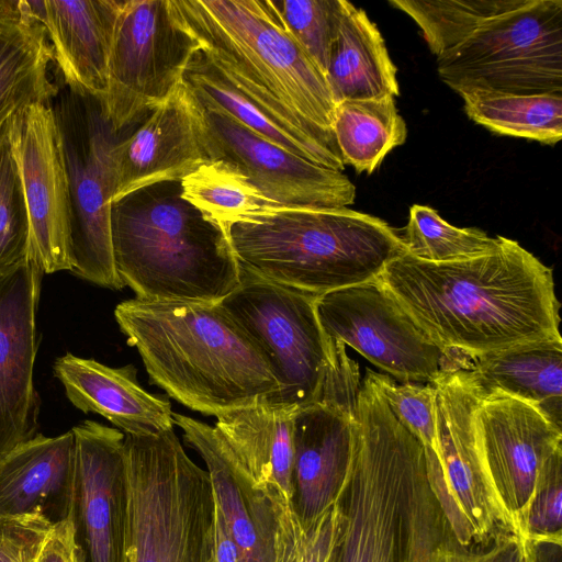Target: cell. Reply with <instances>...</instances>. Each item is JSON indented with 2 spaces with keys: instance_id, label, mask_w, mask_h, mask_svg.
<instances>
[{
  "instance_id": "cell-1",
  "label": "cell",
  "mask_w": 562,
  "mask_h": 562,
  "mask_svg": "<svg viewBox=\"0 0 562 562\" xmlns=\"http://www.w3.org/2000/svg\"><path fill=\"white\" fill-rule=\"evenodd\" d=\"M378 280L431 341L467 362L561 337L552 270L503 236L493 251L458 261L403 252Z\"/></svg>"
},
{
  "instance_id": "cell-2",
  "label": "cell",
  "mask_w": 562,
  "mask_h": 562,
  "mask_svg": "<svg viewBox=\"0 0 562 562\" xmlns=\"http://www.w3.org/2000/svg\"><path fill=\"white\" fill-rule=\"evenodd\" d=\"M114 316L151 383L192 411L216 417L280 391L258 347L216 303L135 297Z\"/></svg>"
},
{
  "instance_id": "cell-3",
  "label": "cell",
  "mask_w": 562,
  "mask_h": 562,
  "mask_svg": "<svg viewBox=\"0 0 562 562\" xmlns=\"http://www.w3.org/2000/svg\"><path fill=\"white\" fill-rule=\"evenodd\" d=\"M180 180L111 203V240L122 283L147 301L218 303L240 281L226 232L181 195Z\"/></svg>"
},
{
  "instance_id": "cell-4",
  "label": "cell",
  "mask_w": 562,
  "mask_h": 562,
  "mask_svg": "<svg viewBox=\"0 0 562 562\" xmlns=\"http://www.w3.org/2000/svg\"><path fill=\"white\" fill-rule=\"evenodd\" d=\"M227 236L240 267L317 296L374 281L405 252L387 223L348 207L268 206Z\"/></svg>"
},
{
  "instance_id": "cell-5",
  "label": "cell",
  "mask_w": 562,
  "mask_h": 562,
  "mask_svg": "<svg viewBox=\"0 0 562 562\" xmlns=\"http://www.w3.org/2000/svg\"><path fill=\"white\" fill-rule=\"evenodd\" d=\"M202 50L238 89L267 106L333 132L325 75L272 0H171Z\"/></svg>"
},
{
  "instance_id": "cell-6",
  "label": "cell",
  "mask_w": 562,
  "mask_h": 562,
  "mask_svg": "<svg viewBox=\"0 0 562 562\" xmlns=\"http://www.w3.org/2000/svg\"><path fill=\"white\" fill-rule=\"evenodd\" d=\"M422 442L396 418L366 374L341 496L342 524L331 562H400Z\"/></svg>"
},
{
  "instance_id": "cell-7",
  "label": "cell",
  "mask_w": 562,
  "mask_h": 562,
  "mask_svg": "<svg viewBox=\"0 0 562 562\" xmlns=\"http://www.w3.org/2000/svg\"><path fill=\"white\" fill-rule=\"evenodd\" d=\"M125 562H214L215 499L206 470L173 429L125 435Z\"/></svg>"
},
{
  "instance_id": "cell-8",
  "label": "cell",
  "mask_w": 562,
  "mask_h": 562,
  "mask_svg": "<svg viewBox=\"0 0 562 562\" xmlns=\"http://www.w3.org/2000/svg\"><path fill=\"white\" fill-rule=\"evenodd\" d=\"M431 384L440 464L424 449L425 470L450 535L464 549L492 540L519 542L475 435L473 416L483 396L465 369L447 370Z\"/></svg>"
},
{
  "instance_id": "cell-9",
  "label": "cell",
  "mask_w": 562,
  "mask_h": 562,
  "mask_svg": "<svg viewBox=\"0 0 562 562\" xmlns=\"http://www.w3.org/2000/svg\"><path fill=\"white\" fill-rule=\"evenodd\" d=\"M437 63L441 80L457 93H562V1L520 0Z\"/></svg>"
},
{
  "instance_id": "cell-10",
  "label": "cell",
  "mask_w": 562,
  "mask_h": 562,
  "mask_svg": "<svg viewBox=\"0 0 562 562\" xmlns=\"http://www.w3.org/2000/svg\"><path fill=\"white\" fill-rule=\"evenodd\" d=\"M317 295L240 267L238 286L216 303L265 357L280 391L270 403L300 409L319 400L336 342L316 314Z\"/></svg>"
},
{
  "instance_id": "cell-11",
  "label": "cell",
  "mask_w": 562,
  "mask_h": 562,
  "mask_svg": "<svg viewBox=\"0 0 562 562\" xmlns=\"http://www.w3.org/2000/svg\"><path fill=\"white\" fill-rule=\"evenodd\" d=\"M53 108L70 187V272L102 288L122 289L111 240V153L125 130L113 128L101 100L68 89Z\"/></svg>"
},
{
  "instance_id": "cell-12",
  "label": "cell",
  "mask_w": 562,
  "mask_h": 562,
  "mask_svg": "<svg viewBox=\"0 0 562 562\" xmlns=\"http://www.w3.org/2000/svg\"><path fill=\"white\" fill-rule=\"evenodd\" d=\"M199 42L179 20L171 0H124L117 14L103 100L117 132L138 123L182 82Z\"/></svg>"
},
{
  "instance_id": "cell-13",
  "label": "cell",
  "mask_w": 562,
  "mask_h": 562,
  "mask_svg": "<svg viewBox=\"0 0 562 562\" xmlns=\"http://www.w3.org/2000/svg\"><path fill=\"white\" fill-rule=\"evenodd\" d=\"M316 314L329 338L404 383H431L469 366L431 341L378 279L317 296Z\"/></svg>"
},
{
  "instance_id": "cell-14",
  "label": "cell",
  "mask_w": 562,
  "mask_h": 562,
  "mask_svg": "<svg viewBox=\"0 0 562 562\" xmlns=\"http://www.w3.org/2000/svg\"><path fill=\"white\" fill-rule=\"evenodd\" d=\"M187 92L195 133L207 161L223 160L235 166L263 195L280 205L347 207L353 203L356 188L342 171L280 147Z\"/></svg>"
},
{
  "instance_id": "cell-15",
  "label": "cell",
  "mask_w": 562,
  "mask_h": 562,
  "mask_svg": "<svg viewBox=\"0 0 562 562\" xmlns=\"http://www.w3.org/2000/svg\"><path fill=\"white\" fill-rule=\"evenodd\" d=\"M473 419L494 484L529 554L527 518L544 475L562 456V430L531 404L501 393L482 397Z\"/></svg>"
},
{
  "instance_id": "cell-16",
  "label": "cell",
  "mask_w": 562,
  "mask_h": 562,
  "mask_svg": "<svg viewBox=\"0 0 562 562\" xmlns=\"http://www.w3.org/2000/svg\"><path fill=\"white\" fill-rule=\"evenodd\" d=\"M9 142L27 212L29 258L43 273L70 271V187L53 104L30 106L14 122Z\"/></svg>"
},
{
  "instance_id": "cell-17",
  "label": "cell",
  "mask_w": 562,
  "mask_h": 562,
  "mask_svg": "<svg viewBox=\"0 0 562 562\" xmlns=\"http://www.w3.org/2000/svg\"><path fill=\"white\" fill-rule=\"evenodd\" d=\"M75 437V477L69 520L79 562H125L127 474L125 435L85 420Z\"/></svg>"
},
{
  "instance_id": "cell-18",
  "label": "cell",
  "mask_w": 562,
  "mask_h": 562,
  "mask_svg": "<svg viewBox=\"0 0 562 562\" xmlns=\"http://www.w3.org/2000/svg\"><path fill=\"white\" fill-rule=\"evenodd\" d=\"M43 274L30 258L0 271V457L37 430L40 398L33 375Z\"/></svg>"
},
{
  "instance_id": "cell-19",
  "label": "cell",
  "mask_w": 562,
  "mask_h": 562,
  "mask_svg": "<svg viewBox=\"0 0 562 562\" xmlns=\"http://www.w3.org/2000/svg\"><path fill=\"white\" fill-rule=\"evenodd\" d=\"M205 161L181 82L167 101L125 128L113 146L111 203L143 187L181 180Z\"/></svg>"
},
{
  "instance_id": "cell-20",
  "label": "cell",
  "mask_w": 562,
  "mask_h": 562,
  "mask_svg": "<svg viewBox=\"0 0 562 562\" xmlns=\"http://www.w3.org/2000/svg\"><path fill=\"white\" fill-rule=\"evenodd\" d=\"M43 24L63 85L103 102L122 0H29Z\"/></svg>"
},
{
  "instance_id": "cell-21",
  "label": "cell",
  "mask_w": 562,
  "mask_h": 562,
  "mask_svg": "<svg viewBox=\"0 0 562 562\" xmlns=\"http://www.w3.org/2000/svg\"><path fill=\"white\" fill-rule=\"evenodd\" d=\"M353 440V416L322 404L296 411L292 506L307 524L344 493Z\"/></svg>"
},
{
  "instance_id": "cell-22",
  "label": "cell",
  "mask_w": 562,
  "mask_h": 562,
  "mask_svg": "<svg viewBox=\"0 0 562 562\" xmlns=\"http://www.w3.org/2000/svg\"><path fill=\"white\" fill-rule=\"evenodd\" d=\"M182 83L198 101L215 106L262 137L319 166L342 171L333 132L257 101L234 86L202 48L190 58Z\"/></svg>"
},
{
  "instance_id": "cell-23",
  "label": "cell",
  "mask_w": 562,
  "mask_h": 562,
  "mask_svg": "<svg viewBox=\"0 0 562 562\" xmlns=\"http://www.w3.org/2000/svg\"><path fill=\"white\" fill-rule=\"evenodd\" d=\"M184 441L206 465L214 499L239 549L243 562H273L274 512L269 498L240 476L220 430L173 413Z\"/></svg>"
},
{
  "instance_id": "cell-24",
  "label": "cell",
  "mask_w": 562,
  "mask_h": 562,
  "mask_svg": "<svg viewBox=\"0 0 562 562\" xmlns=\"http://www.w3.org/2000/svg\"><path fill=\"white\" fill-rule=\"evenodd\" d=\"M296 411L265 398L216 416L240 476L271 503L292 504Z\"/></svg>"
},
{
  "instance_id": "cell-25",
  "label": "cell",
  "mask_w": 562,
  "mask_h": 562,
  "mask_svg": "<svg viewBox=\"0 0 562 562\" xmlns=\"http://www.w3.org/2000/svg\"><path fill=\"white\" fill-rule=\"evenodd\" d=\"M53 370L75 407L103 416L124 435H154L173 429L170 402L145 391L132 364L111 368L66 353L55 360Z\"/></svg>"
},
{
  "instance_id": "cell-26",
  "label": "cell",
  "mask_w": 562,
  "mask_h": 562,
  "mask_svg": "<svg viewBox=\"0 0 562 562\" xmlns=\"http://www.w3.org/2000/svg\"><path fill=\"white\" fill-rule=\"evenodd\" d=\"M74 477L72 431L36 434L0 457V517L38 514L54 526L67 520Z\"/></svg>"
},
{
  "instance_id": "cell-27",
  "label": "cell",
  "mask_w": 562,
  "mask_h": 562,
  "mask_svg": "<svg viewBox=\"0 0 562 562\" xmlns=\"http://www.w3.org/2000/svg\"><path fill=\"white\" fill-rule=\"evenodd\" d=\"M53 64L46 31L29 0H0V147L30 106L58 95Z\"/></svg>"
},
{
  "instance_id": "cell-28",
  "label": "cell",
  "mask_w": 562,
  "mask_h": 562,
  "mask_svg": "<svg viewBox=\"0 0 562 562\" xmlns=\"http://www.w3.org/2000/svg\"><path fill=\"white\" fill-rule=\"evenodd\" d=\"M465 370L483 397L501 393L521 400L561 428V337L472 358Z\"/></svg>"
},
{
  "instance_id": "cell-29",
  "label": "cell",
  "mask_w": 562,
  "mask_h": 562,
  "mask_svg": "<svg viewBox=\"0 0 562 562\" xmlns=\"http://www.w3.org/2000/svg\"><path fill=\"white\" fill-rule=\"evenodd\" d=\"M326 79L335 103L400 93L396 67L379 29L349 1L345 2Z\"/></svg>"
},
{
  "instance_id": "cell-30",
  "label": "cell",
  "mask_w": 562,
  "mask_h": 562,
  "mask_svg": "<svg viewBox=\"0 0 562 562\" xmlns=\"http://www.w3.org/2000/svg\"><path fill=\"white\" fill-rule=\"evenodd\" d=\"M331 130L345 166L369 175L407 136L394 97L336 103Z\"/></svg>"
},
{
  "instance_id": "cell-31",
  "label": "cell",
  "mask_w": 562,
  "mask_h": 562,
  "mask_svg": "<svg viewBox=\"0 0 562 562\" xmlns=\"http://www.w3.org/2000/svg\"><path fill=\"white\" fill-rule=\"evenodd\" d=\"M468 116L502 135L555 144L562 137V93L459 91Z\"/></svg>"
},
{
  "instance_id": "cell-32",
  "label": "cell",
  "mask_w": 562,
  "mask_h": 562,
  "mask_svg": "<svg viewBox=\"0 0 562 562\" xmlns=\"http://www.w3.org/2000/svg\"><path fill=\"white\" fill-rule=\"evenodd\" d=\"M180 182L182 198L226 234L228 226L239 217L280 205L263 195L238 168L223 160L201 164Z\"/></svg>"
},
{
  "instance_id": "cell-33",
  "label": "cell",
  "mask_w": 562,
  "mask_h": 562,
  "mask_svg": "<svg viewBox=\"0 0 562 562\" xmlns=\"http://www.w3.org/2000/svg\"><path fill=\"white\" fill-rule=\"evenodd\" d=\"M520 0H391L423 32L431 53L440 57L470 36L482 23Z\"/></svg>"
},
{
  "instance_id": "cell-34",
  "label": "cell",
  "mask_w": 562,
  "mask_h": 562,
  "mask_svg": "<svg viewBox=\"0 0 562 562\" xmlns=\"http://www.w3.org/2000/svg\"><path fill=\"white\" fill-rule=\"evenodd\" d=\"M502 236L490 237L477 228H460L436 210L413 205L402 237L405 252L428 262H449L477 257L496 249Z\"/></svg>"
},
{
  "instance_id": "cell-35",
  "label": "cell",
  "mask_w": 562,
  "mask_h": 562,
  "mask_svg": "<svg viewBox=\"0 0 562 562\" xmlns=\"http://www.w3.org/2000/svg\"><path fill=\"white\" fill-rule=\"evenodd\" d=\"M473 551L453 540L429 488L425 462L411 494L406 539L400 562H472Z\"/></svg>"
},
{
  "instance_id": "cell-36",
  "label": "cell",
  "mask_w": 562,
  "mask_h": 562,
  "mask_svg": "<svg viewBox=\"0 0 562 562\" xmlns=\"http://www.w3.org/2000/svg\"><path fill=\"white\" fill-rule=\"evenodd\" d=\"M271 504L273 562H331L342 524L341 497L307 524L301 521L292 504Z\"/></svg>"
},
{
  "instance_id": "cell-37",
  "label": "cell",
  "mask_w": 562,
  "mask_h": 562,
  "mask_svg": "<svg viewBox=\"0 0 562 562\" xmlns=\"http://www.w3.org/2000/svg\"><path fill=\"white\" fill-rule=\"evenodd\" d=\"M346 0H272L288 27L325 75Z\"/></svg>"
},
{
  "instance_id": "cell-38",
  "label": "cell",
  "mask_w": 562,
  "mask_h": 562,
  "mask_svg": "<svg viewBox=\"0 0 562 562\" xmlns=\"http://www.w3.org/2000/svg\"><path fill=\"white\" fill-rule=\"evenodd\" d=\"M30 229L21 179L9 139L0 147V271L29 258Z\"/></svg>"
},
{
  "instance_id": "cell-39",
  "label": "cell",
  "mask_w": 562,
  "mask_h": 562,
  "mask_svg": "<svg viewBox=\"0 0 562 562\" xmlns=\"http://www.w3.org/2000/svg\"><path fill=\"white\" fill-rule=\"evenodd\" d=\"M367 375L390 411L422 442L426 451L436 456L440 464L432 384H397L390 376L369 369Z\"/></svg>"
},
{
  "instance_id": "cell-40",
  "label": "cell",
  "mask_w": 562,
  "mask_h": 562,
  "mask_svg": "<svg viewBox=\"0 0 562 562\" xmlns=\"http://www.w3.org/2000/svg\"><path fill=\"white\" fill-rule=\"evenodd\" d=\"M562 456L549 468L532 501L527 518L530 543L562 544Z\"/></svg>"
},
{
  "instance_id": "cell-41",
  "label": "cell",
  "mask_w": 562,
  "mask_h": 562,
  "mask_svg": "<svg viewBox=\"0 0 562 562\" xmlns=\"http://www.w3.org/2000/svg\"><path fill=\"white\" fill-rule=\"evenodd\" d=\"M53 528L38 514L0 517V562H37Z\"/></svg>"
},
{
  "instance_id": "cell-42",
  "label": "cell",
  "mask_w": 562,
  "mask_h": 562,
  "mask_svg": "<svg viewBox=\"0 0 562 562\" xmlns=\"http://www.w3.org/2000/svg\"><path fill=\"white\" fill-rule=\"evenodd\" d=\"M37 562H79L69 519L54 526Z\"/></svg>"
},
{
  "instance_id": "cell-43",
  "label": "cell",
  "mask_w": 562,
  "mask_h": 562,
  "mask_svg": "<svg viewBox=\"0 0 562 562\" xmlns=\"http://www.w3.org/2000/svg\"><path fill=\"white\" fill-rule=\"evenodd\" d=\"M214 562H243L239 549L216 503L214 509Z\"/></svg>"
},
{
  "instance_id": "cell-44",
  "label": "cell",
  "mask_w": 562,
  "mask_h": 562,
  "mask_svg": "<svg viewBox=\"0 0 562 562\" xmlns=\"http://www.w3.org/2000/svg\"><path fill=\"white\" fill-rule=\"evenodd\" d=\"M532 544L531 562H561V546L551 542Z\"/></svg>"
}]
</instances>
